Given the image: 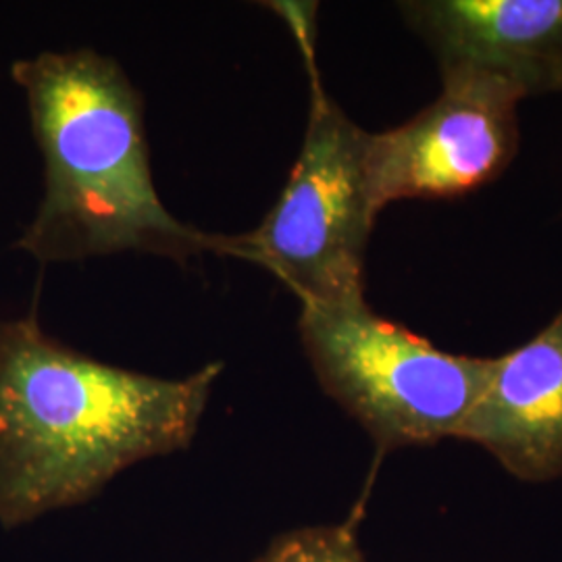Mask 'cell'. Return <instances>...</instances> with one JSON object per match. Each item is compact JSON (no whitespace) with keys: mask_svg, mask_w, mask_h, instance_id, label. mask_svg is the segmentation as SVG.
Instances as JSON below:
<instances>
[{"mask_svg":"<svg viewBox=\"0 0 562 562\" xmlns=\"http://www.w3.org/2000/svg\"><path fill=\"white\" fill-rule=\"evenodd\" d=\"M44 162V194L18 248L41 262L144 252L188 262L220 255V234L176 220L150 171L144 101L120 63L97 50L20 59Z\"/></svg>","mask_w":562,"mask_h":562,"instance_id":"obj_2","label":"cell"},{"mask_svg":"<svg viewBox=\"0 0 562 562\" xmlns=\"http://www.w3.org/2000/svg\"><path fill=\"white\" fill-rule=\"evenodd\" d=\"M369 132L350 120L313 78L301 155L259 227L220 236V257L257 262L301 304L364 296V257L380 204L373 196Z\"/></svg>","mask_w":562,"mask_h":562,"instance_id":"obj_4","label":"cell"},{"mask_svg":"<svg viewBox=\"0 0 562 562\" xmlns=\"http://www.w3.org/2000/svg\"><path fill=\"white\" fill-rule=\"evenodd\" d=\"M401 13L443 86H482L515 102L562 92V0H415Z\"/></svg>","mask_w":562,"mask_h":562,"instance_id":"obj_6","label":"cell"},{"mask_svg":"<svg viewBox=\"0 0 562 562\" xmlns=\"http://www.w3.org/2000/svg\"><path fill=\"white\" fill-rule=\"evenodd\" d=\"M222 371L157 378L81 355L36 317L0 323V525L80 506L125 469L186 450Z\"/></svg>","mask_w":562,"mask_h":562,"instance_id":"obj_1","label":"cell"},{"mask_svg":"<svg viewBox=\"0 0 562 562\" xmlns=\"http://www.w3.org/2000/svg\"><path fill=\"white\" fill-rule=\"evenodd\" d=\"M517 150V102L482 86H443L413 120L369 136V181L380 209L454 199L498 180Z\"/></svg>","mask_w":562,"mask_h":562,"instance_id":"obj_5","label":"cell"},{"mask_svg":"<svg viewBox=\"0 0 562 562\" xmlns=\"http://www.w3.org/2000/svg\"><path fill=\"white\" fill-rule=\"evenodd\" d=\"M299 334L323 392L382 452L457 440L490 371V359L446 352L364 296L302 304Z\"/></svg>","mask_w":562,"mask_h":562,"instance_id":"obj_3","label":"cell"},{"mask_svg":"<svg viewBox=\"0 0 562 562\" xmlns=\"http://www.w3.org/2000/svg\"><path fill=\"white\" fill-rule=\"evenodd\" d=\"M457 440L482 446L521 482L562 477V311L538 336L490 359Z\"/></svg>","mask_w":562,"mask_h":562,"instance_id":"obj_7","label":"cell"},{"mask_svg":"<svg viewBox=\"0 0 562 562\" xmlns=\"http://www.w3.org/2000/svg\"><path fill=\"white\" fill-rule=\"evenodd\" d=\"M255 562H367L357 519L296 527L280 533Z\"/></svg>","mask_w":562,"mask_h":562,"instance_id":"obj_8","label":"cell"}]
</instances>
